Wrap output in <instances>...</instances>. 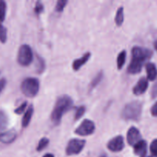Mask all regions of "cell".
I'll use <instances>...</instances> for the list:
<instances>
[{
  "label": "cell",
  "mask_w": 157,
  "mask_h": 157,
  "mask_svg": "<svg viewBox=\"0 0 157 157\" xmlns=\"http://www.w3.org/2000/svg\"><path fill=\"white\" fill-rule=\"evenodd\" d=\"M73 105V101L67 95L59 97L55 104L53 110L51 114V120L55 125H58L61 123L64 113L68 112Z\"/></svg>",
  "instance_id": "cell-1"
},
{
  "label": "cell",
  "mask_w": 157,
  "mask_h": 157,
  "mask_svg": "<svg viewBox=\"0 0 157 157\" xmlns=\"http://www.w3.org/2000/svg\"><path fill=\"white\" fill-rule=\"evenodd\" d=\"M143 106L139 101H133L124 107L121 117L126 121H138L142 113Z\"/></svg>",
  "instance_id": "cell-2"
},
{
  "label": "cell",
  "mask_w": 157,
  "mask_h": 157,
  "mask_svg": "<svg viewBox=\"0 0 157 157\" xmlns=\"http://www.w3.org/2000/svg\"><path fill=\"white\" fill-rule=\"evenodd\" d=\"M21 90L28 98H34L38 94L39 90V81L34 78H26L21 83Z\"/></svg>",
  "instance_id": "cell-3"
},
{
  "label": "cell",
  "mask_w": 157,
  "mask_h": 157,
  "mask_svg": "<svg viewBox=\"0 0 157 157\" xmlns=\"http://www.w3.org/2000/svg\"><path fill=\"white\" fill-rule=\"evenodd\" d=\"M17 61L21 66H29L33 61V52L28 44H22L18 49Z\"/></svg>",
  "instance_id": "cell-4"
},
{
  "label": "cell",
  "mask_w": 157,
  "mask_h": 157,
  "mask_svg": "<svg viewBox=\"0 0 157 157\" xmlns=\"http://www.w3.org/2000/svg\"><path fill=\"white\" fill-rule=\"evenodd\" d=\"M86 142L84 140L72 139L67 144L66 147V154L68 156L79 154L85 146Z\"/></svg>",
  "instance_id": "cell-5"
},
{
  "label": "cell",
  "mask_w": 157,
  "mask_h": 157,
  "mask_svg": "<svg viewBox=\"0 0 157 157\" xmlns=\"http://www.w3.org/2000/svg\"><path fill=\"white\" fill-rule=\"evenodd\" d=\"M95 131V124L90 120H84L83 122L77 127L75 133L79 136H89L93 134Z\"/></svg>",
  "instance_id": "cell-6"
},
{
  "label": "cell",
  "mask_w": 157,
  "mask_h": 157,
  "mask_svg": "<svg viewBox=\"0 0 157 157\" xmlns=\"http://www.w3.org/2000/svg\"><path fill=\"white\" fill-rule=\"evenodd\" d=\"M132 58H137L141 61H146L150 59L153 55V52L151 50L146 48L135 46L132 48Z\"/></svg>",
  "instance_id": "cell-7"
},
{
  "label": "cell",
  "mask_w": 157,
  "mask_h": 157,
  "mask_svg": "<svg viewBox=\"0 0 157 157\" xmlns=\"http://www.w3.org/2000/svg\"><path fill=\"white\" fill-rule=\"evenodd\" d=\"M107 148H108L109 150L114 152V153L123 150L124 148V137L121 135L113 137L107 144Z\"/></svg>",
  "instance_id": "cell-8"
},
{
  "label": "cell",
  "mask_w": 157,
  "mask_h": 157,
  "mask_svg": "<svg viewBox=\"0 0 157 157\" xmlns=\"http://www.w3.org/2000/svg\"><path fill=\"white\" fill-rule=\"evenodd\" d=\"M127 142L130 146L134 147L140 140H141V134L136 127H131L127 131Z\"/></svg>",
  "instance_id": "cell-9"
},
{
  "label": "cell",
  "mask_w": 157,
  "mask_h": 157,
  "mask_svg": "<svg viewBox=\"0 0 157 157\" xmlns=\"http://www.w3.org/2000/svg\"><path fill=\"white\" fill-rule=\"evenodd\" d=\"M144 64H145V61H141V60L137 59V58H132L131 61H130L128 68H127V71L130 74H132V75L138 74L139 72L141 71Z\"/></svg>",
  "instance_id": "cell-10"
},
{
  "label": "cell",
  "mask_w": 157,
  "mask_h": 157,
  "mask_svg": "<svg viewBox=\"0 0 157 157\" xmlns=\"http://www.w3.org/2000/svg\"><path fill=\"white\" fill-rule=\"evenodd\" d=\"M16 138L17 133L14 129L0 133V142L5 144H12L15 140Z\"/></svg>",
  "instance_id": "cell-11"
},
{
  "label": "cell",
  "mask_w": 157,
  "mask_h": 157,
  "mask_svg": "<svg viewBox=\"0 0 157 157\" xmlns=\"http://www.w3.org/2000/svg\"><path fill=\"white\" fill-rule=\"evenodd\" d=\"M148 79L146 78H141L133 87V93L136 96L143 94L148 88Z\"/></svg>",
  "instance_id": "cell-12"
},
{
  "label": "cell",
  "mask_w": 157,
  "mask_h": 157,
  "mask_svg": "<svg viewBox=\"0 0 157 157\" xmlns=\"http://www.w3.org/2000/svg\"><path fill=\"white\" fill-rule=\"evenodd\" d=\"M133 152H134L135 154L140 157L146 156L147 152V143L143 140H140L133 147Z\"/></svg>",
  "instance_id": "cell-13"
},
{
  "label": "cell",
  "mask_w": 157,
  "mask_h": 157,
  "mask_svg": "<svg viewBox=\"0 0 157 157\" xmlns=\"http://www.w3.org/2000/svg\"><path fill=\"white\" fill-rule=\"evenodd\" d=\"M90 56H91V54L90 52H87L84 55H83V56L81 58H78L74 61L73 64H72V67L75 71H78L81 67H82L84 64H85L88 61V60L90 59Z\"/></svg>",
  "instance_id": "cell-14"
},
{
  "label": "cell",
  "mask_w": 157,
  "mask_h": 157,
  "mask_svg": "<svg viewBox=\"0 0 157 157\" xmlns=\"http://www.w3.org/2000/svg\"><path fill=\"white\" fill-rule=\"evenodd\" d=\"M146 70L147 73V79L149 81H154L157 77V69L153 63H147L146 65Z\"/></svg>",
  "instance_id": "cell-15"
},
{
  "label": "cell",
  "mask_w": 157,
  "mask_h": 157,
  "mask_svg": "<svg viewBox=\"0 0 157 157\" xmlns=\"http://www.w3.org/2000/svg\"><path fill=\"white\" fill-rule=\"evenodd\" d=\"M33 113H34V107L33 105H30L29 108L27 109V110H25V113L24 117H23L22 120H21V127H27L28 126H29V123H30L31 120H32Z\"/></svg>",
  "instance_id": "cell-16"
},
{
  "label": "cell",
  "mask_w": 157,
  "mask_h": 157,
  "mask_svg": "<svg viewBox=\"0 0 157 157\" xmlns=\"http://www.w3.org/2000/svg\"><path fill=\"white\" fill-rule=\"evenodd\" d=\"M103 76H104V75H103L102 71H100L97 74L96 76L93 78L91 82L89 84V91H91L92 90H94V89L101 83V80H102L103 78Z\"/></svg>",
  "instance_id": "cell-17"
},
{
  "label": "cell",
  "mask_w": 157,
  "mask_h": 157,
  "mask_svg": "<svg viewBox=\"0 0 157 157\" xmlns=\"http://www.w3.org/2000/svg\"><path fill=\"white\" fill-rule=\"evenodd\" d=\"M8 124H9V117L5 111L0 110V131H2L6 129Z\"/></svg>",
  "instance_id": "cell-18"
},
{
  "label": "cell",
  "mask_w": 157,
  "mask_h": 157,
  "mask_svg": "<svg viewBox=\"0 0 157 157\" xmlns=\"http://www.w3.org/2000/svg\"><path fill=\"white\" fill-rule=\"evenodd\" d=\"M124 20V7H120L117 11L116 16H115V22L118 26L122 25Z\"/></svg>",
  "instance_id": "cell-19"
},
{
  "label": "cell",
  "mask_w": 157,
  "mask_h": 157,
  "mask_svg": "<svg viewBox=\"0 0 157 157\" xmlns=\"http://www.w3.org/2000/svg\"><path fill=\"white\" fill-rule=\"evenodd\" d=\"M126 55H127V53H126L125 51H122L118 55L117 58V68L119 70H121L124 67V64H125Z\"/></svg>",
  "instance_id": "cell-20"
},
{
  "label": "cell",
  "mask_w": 157,
  "mask_h": 157,
  "mask_svg": "<svg viewBox=\"0 0 157 157\" xmlns=\"http://www.w3.org/2000/svg\"><path fill=\"white\" fill-rule=\"evenodd\" d=\"M6 2L2 0H0V22H2L5 20L6 15Z\"/></svg>",
  "instance_id": "cell-21"
},
{
  "label": "cell",
  "mask_w": 157,
  "mask_h": 157,
  "mask_svg": "<svg viewBox=\"0 0 157 157\" xmlns=\"http://www.w3.org/2000/svg\"><path fill=\"white\" fill-rule=\"evenodd\" d=\"M49 144V140L46 137H43L40 140V141L38 142V147H37L36 150L37 151L40 152L41 150H43L44 149H45V147H47Z\"/></svg>",
  "instance_id": "cell-22"
},
{
  "label": "cell",
  "mask_w": 157,
  "mask_h": 157,
  "mask_svg": "<svg viewBox=\"0 0 157 157\" xmlns=\"http://www.w3.org/2000/svg\"><path fill=\"white\" fill-rule=\"evenodd\" d=\"M37 61H38V69H37V71L38 73L41 74L45 69V62H44V59H43L41 57H40L39 55H37Z\"/></svg>",
  "instance_id": "cell-23"
},
{
  "label": "cell",
  "mask_w": 157,
  "mask_h": 157,
  "mask_svg": "<svg viewBox=\"0 0 157 157\" xmlns=\"http://www.w3.org/2000/svg\"><path fill=\"white\" fill-rule=\"evenodd\" d=\"M6 41H7V29L6 27L0 25V41L4 44Z\"/></svg>",
  "instance_id": "cell-24"
},
{
  "label": "cell",
  "mask_w": 157,
  "mask_h": 157,
  "mask_svg": "<svg viewBox=\"0 0 157 157\" xmlns=\"http://www.w3.org/2000/svg\"><path fill=\"white\" fill-rule=\"evenodd\" d=\"M85 107L84 106H81V107H78L76 110V113H75V121H78L79 120L81 117L84 115V113H85Z\"/></svg>",
  "instance_id": "cell-25"
},
{
  "label": "cell",
  "mask_w": 157,
  "mask_h": 157,
  "mask_svg": "<svg viewBox=\"0 0 157 157\" xmlns=\"http://www.w3.org/2000/svg\"><path fill=\"white\" fill-rule=\"evenodd\" d=\"M67 1H66V0H58V1L57 2L55 10H56L57 12H62V11L64 10L65 6L67 5Z\"/></svg>",
  "instance_id": "cell-26"
},
{
  "label": "cell",
  "mask_w": 157,
  "mask_h": 157,
  "mask_svg": "<svg viewBox=\"0 0 157 157\" xmlns=\"http://www.w3.org/2000/svg\"><path fill=\"white\" fill-rule=\"evenodd\" d=\"M150 152L153 156L157 157V139L154 140L150 144Z\"/></svg>",
  "instance_id": "cell-27"
},
{
  "label": "cell",
  "mask_w": 157,
  "mask_h": 157,
  "mask_svg": "<svg viewBox=\"0 0 157 157\" xmlns=\"http://www.w3.org/2000/svg\"><path fill=\"white\" fill-rule=\"evenodd\" d=\"M26 107H27V102H24L22 103L19 107H17V108L14 110V112H15V113H16V114H21V113H23L25 112Z\"/></svg>",
  "instance_id": "cell-28"
},
{
  "label": "cell",
  "mask_w": 157,
  "mask_h": 157,
  "mask_svg": "<svg viewBox=\"0 0 157 157\" xmlns=\"http://www.w3.org/2000/svg\"><path fill=\"white\" fill-rule=\"evenodd\" d=\"M44 10V6H43L42 3H41L40 2H38L35 5V12L36 15H39L41 14V12H43Z\"/></svg>",
  "instance_id": "cell-29"
},
{
  "label": "cell",
  "mask_w": 157,
  "mask_h": 157,
  "mask_svg": "<svg viewBox=\"0 0 157 157\" xmlns=\"http://www.w3.org/2000/svg\"><path fill=\"white\" fill-rule=\"evenodd\" d=\"M151 97L152 98H156L157 97V81L156 82L153 84L151 90Z\"/></svg>",
  "instance_id": "cell-30"
},
{
  "label": "cell",
  "mask_w": 157,
  "mask_h": 157,
  "mask_svg": "<svg viewBox=\"0 0 157 157\" xmlns=\"http://www.w3.org/2000/svg\"><path fill=\"white\" fill-rule=\"evenodd\" d=\"M6 83H7V81H6V78H2V79H0V94H1L2 91L4 90L5 87L6 85Z\"/></svg>",
  "instance_id": "cell-31"
},
{
  "label": "cell",
  "mask_w": 157,
  "mask_h": 157,
  "mask_svg": "<svg viewBox=\"0 0 157 157\" xmlns=\"http://www.w3.org/2000/svg\"><path fill=\"white\" fill-rule=\"evenodd\" d=\"M150 111H151V114L153 117H157V102L153 104V107H151V110Z\"/></svg>",
  "instance_id": "cell-32"
},
{
  "label": "cell",
  "mask_w": 157,
  "mask_h": 157,
  "mask_svg": "<svg viewBox=\"0 0 157 157\" xmlns=\"http://www.w3.org/2000/svg\"><path fill=\"white\" fill-rule=\"evenodd\" d=\"M43 157H55V156L52 154V153H48V154H45Z\"/></svg>",
  "instance_id": "cell-33"
},
{
  "label": "cell",
  "mask_w": 157,
  "mask_h": 157,
  "mask_svg": "<svg viewBox=\"0 0 157 157\" xmlns=\"http://www.w3.org/2000/svg\"><path fill=\"white\" fill-rule=\"evenodd\" d=\"M154 48H155V49H156V51L157 52V40L154 42Z\"/></svg>",
  "instance_id": "cell-34"
},
{
  "label": "cell",
  "mask_w": 157,
  "mask_h": 157,
  "mask_svg": "<svg viewBox=\"0 0 157 157\" xmlns=\"http://www.w3.org/2000/svg\"><path fill=\"white\" fill-rule=\"evenodd\" d=\"M101 157H107V156H101Z\"/></svg>",
  "instance_id": "cell-35"
},
{
  "label": "cell",
  "mask_w": 157,
  "mask_h": 157,
  "mask_svg": "<svg viewBox=\"0 0 157 157\" xmlns=\"http://www.w3.org/2000/svg\"><path fill=\"white\" fill-rule=\"evenodd\" d=\"M144 157H151V156H144Z\"/></svg>",
  "instance_id": "cell-36"
},
{
  "label": "cell",
  "mask_w": 157,
  "mask_h": 157,
  "mask_svg": "<svg viewBox=\"0 0 157 157\" xmlns=\"http://www.w3.org/2000/svg\"><path fill=\"white\" fill-rule=\"evenodd\" d=\"M0 25H1V24H0Z\"/></svg>",
  "instance_id": "cell-37"
}]
</instances>
